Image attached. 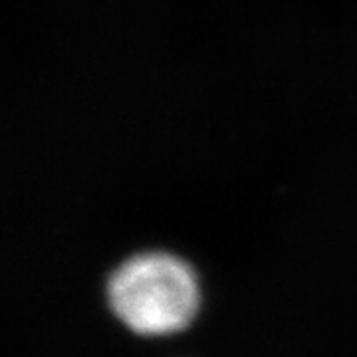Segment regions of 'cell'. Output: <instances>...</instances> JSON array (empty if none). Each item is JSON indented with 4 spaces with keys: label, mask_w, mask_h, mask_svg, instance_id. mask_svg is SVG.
<instances>
[{
    "label": "cell",
    "mask_w": 357,
    "mask_h": 357,
    "mask_svg": "<svg viewBox=\"0 0 357 357\" xmlns=\"http://www.w3.org/2000/svg\"><path fill=\"white\" fill-rule=\"evenodd\" d=\"M105 300L117 321L147 337L189 328L201 307V284L189 262L171 252L126 258L105 284Z\"/></svg>",
    "instance_id": "6da1fadb"
}]
</instances>
